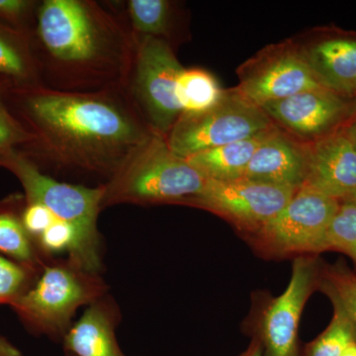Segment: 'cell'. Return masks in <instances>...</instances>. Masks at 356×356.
<instances>
[{"label": "cell", "mask_w": 356, "mask_h": 356, "mask_svg": "<svg viewBox=\"0 0 356 356\" xmlns=\"http://www.w3.org/2000/svg\"><path fill=\"white\" fill-rule=\"evenodd\" d=\"M6 102L32 136L18 151L40 172L69 184H106L154 135L125 86L91 93L11 88Z\"/></svg>", "instance_id": "1"}, {"label": "cell", "mask_w": 356, "mask_h": 356, "mask_svg": "<svg viewBox=\"0 0 356 356\" xmlns=\"http://www.w3.org/2000/svg\"><path fill=\"white\" fill-rule=\"evenodd\" d=\"M31 37L44 88L91 93L127 83L135 38L111 2L39 1Z\"/></svg>", "instance_id": "2"}, {"label": "cell", "mask_w": 356, "mask_h": 356, "mask_svg": "<svg viewBox=\"0 0 356 356\" xmlns=\"http://www.w3.org/2000/svg\"><path fill=\"white\" fill-rule=\"evenodd\" d=\"M205 182L186 159L173 153L165 138L154 134L103 185L102 210L122 204L184 205L200 193Z\"/></svg>", "instance_id": "3"}, {"label": "cell", "mask_w": 356, "mask_h": 356, "mask_svg": "<svg viewBox=\"0 0 356 356\" xmlns=\"http://www.w3.org/2000/svg\"><path fill=\"white\" fill-rule=\"evenodd\" d=\"M1 168L19 180L26 202L42 204L56 219L74 229L76 248L67 259L86 270L102 274V238L97 221L102 211L103 185L90 187L60 181L40 172L17 149L4 159Z\"/></svg>", "instance_id": "4"}, {"label": "cell", "mask_w": 356, "mask_h": 356, "mask_svg": "<svg viewBox=\"0 0 356 356\" xmlns=\"http://www.w3.org/2000/svg\"><path fill=\"white\" fill-rule=\"evenodd\" d=\"M102 274L90 273L67 259H51L30 287L11 305L25 325L62 343L81 307L108 294Z\"/></svg>", "instance_id": "5"}, {"label": "cell", "mask_w": 356, "mask_h": 356, "mask_svg": "<svg viewBox=\"0 0 356 356\" xmlns=\"http://www.w3.org/2000/svg\"><path fill=\"white\" fill-rule=\"evenodd\" d=\"M261 107L236 88L225 89L219 102L198 113H182L165 137L173 153L187 159L254 137L274 127Z\"/></svg>", "instance_id": "6"}, {"label": "cell", "mask_w": 356, "mask_h": 356, "mask_svg": "<svg viewBox=\"0 0 356 356\" xmlns=\"http://www.w3.org/2000/svg\"><path fill=\"white\" fill-rule=\"evenodd\" d=\"M135 44L125 88L151 130L165 138L182 114L175 91L184 67L163 40L140 37Z\"/></svg>", "instance_id": "7"}, {"label": "cell", "mask_w": 356, "mask_h": 356, "mask_svg": "<svg viewBox=\"0 0 356 356\" xmlns=\"http://www.w3.org/2000/svg\"><path fill=\"white\" fill-rule=\"evenodd\" d=\"M341 201L303 186L284 208L255 233L257 245L270 254L325 252L327 232Z\"/></svg>", "instance_id": "8"}, {"label": "cell", "mask_w": 356, "mask_h": 356, "mask_svg": "<svg viewBox=\"0 0 356 356\" xmlns=\"http://www.w3.org/2000/svg\"><path fill=\"white\" fill-rule=\"evenodd\" d=\"M236 74L240 81L236 88L259 107L302 91L324 88L295 40L266 46L241 65Z\"/></svg>", "instance_id": "9"}, {"label": "cell", "mask_w": 356, "mask_h": 356, "mask_svg": "<svg viewBox=\"0 0 356 356\" xmlns=\"http://www.w3.org/2000/svg\"><path fill=\"white\" fill-rule=\"evenodd\" d=\"M296 191L245 177L231 181L206 179L200 193L184 205L210 211L238 229L255 234L286 206Z\"/></svg>", "instance_id": "10"}, {"label": "cell", "mask_w": 356, "mask_h": 356, "mask_svg": "<svg viewBox=\"0 0 356 356\" xmlns=\"http://www.w3.org/2000/svg\"><path fill=\"white\" fill-rule=\"evenodd\" d=\"M274 125L310 145L343 129L356 110V99L325 88L309 89L262 105Z\"/></svg>", "instance_id": "11"}, {"label": "cell", "mask_w": 356, "mask_h": 356, "mask_svg": "<svg viewBox=\"0 0 356 356\" xmlns=\"http://www.w3.org/2000/svg\"><path fill=\"white\" fill-rule=\"evenodd\" d=\"M322 266L309 255L295 259L284 292L269 302L261 318L259 336L264 356H300L298 329L302 312L318 286Z\"/></svg>", "instance_id": "12"}, {"label": "cell", "mask_w": 356, "mask_h": 356, "mask_svg": "<svg viewBox=\"0 0 356 356\" xmlns=\"http://www.w3.org/2000/svg\"><path fill=\"white\" fill-rule=\"evenodd\" d=\"M308 165L309 145L275 125L257 147L243 177L298 191L305 185Z\"/></svg>", "instance_id": "13"}, {"label": "cell", "mask_w": 356, "mask_h": 356, "mask_svg": "<svg viewBox=\"0 0 356 356\" xmlns=\"http://www.w3.org/2000/svg\"><path fill=\"white\" fill-rule=\"evenodd\" d=\"M304 186L341 202L356 191V147L343 129L309 145Z\"/></svg>", "instance_id": "14"}, {"label": "cell", "mask_w": 356, "mask_h": 356, "mask_svg": "<svg viewBox=\"0 0 356 356\" xmlns=\"http://www.w3.org/2000/svg\"><path fill=\"white\" fill-rule=\"evenodd\" d=\"M120 321V308L108 293L86 307L70 327L62 341L65 353L76 356H128L117 341Z\"/></svg>", "instance_id": "15"}, {"label": "cell", "mask_w": 356, "mask_h": 356, "mask_svg": "<svg viewBox=\"0 0 356 356\" xmlns=\"http://www.w3.org/2000/svg\"><path fill=\"white\" fill-rule=\"evenodd\" d=\"M298 44L318 83L339 95L353 97L356 89V38L316 37L298 41Z\"/></svg>", "instance_id": "16"}, {"label": "cell", "mask_w": 356, "mask_h": 356, "mask_svg": "<svg viewBox=\"0 0 356 356\" xmlns=\"http://www.w3.org/2000/svg\"><path fill=\"white\" fill-rule=\"evenodd\" d=\"M112 3V2H111ZM135 38L152 37L175 48L180 11L168 0H128L112 3Z\"/></svg>", "instance_id": "17"}, {"label": "cell", "mask_w": 356, "mask_h": 356, "mask_svg": "<svg viewBox=\"0 0 356 356\" xmlns=\"http://www.w3.org/2000/svg\"><path fill=\"white\" fill-rule=\"evenodd\" d=\"M270 130L248 139L201 152L185 159L205 179L217 181L240 179L245 177L255 151Z\"/></svg>", "instance_id": "18"}, {"label": "cell", "mask_w": 356, "mask_h": 356, "mask_svg": "<svg viewBox=\"0 0 356 356\" xmlns=\"http://www.w3.org/2000/svg\"><path fill=\"white\" fill-rule=\"evenodd\" d=\"M31 35L0 21V77L15 88L42 86Z\"/></svg>", "instance_id": "19"}, {"label": "cell", "mask_w": 356, "mask_h": 356, "mask_svg": "<svg viewBox=\"0 0 356 356\" xmlns=\"http://www.w3.org/2000/svg\"><path fill=\"white\" fill-rule=\"evenodd\" d=\"M11 200L0 203V252L11 257L18 264L41 273L46 264L38 248L33 243L21 221L16 204Z\"/></svg>", "instance_id": "20"}, {"label": "cell", "mask_w": 356, "mask_h": 356, "mask_svg": "<svg viewBox=\"0 0 356 356\" xmlns=\"http://www.w3.org/2000/svg\"><path fill=\"white\" fill-rule=\"evenodd\" d=\"M224 90L216 77L207 70L184 67L178 76L175 95L182 113H198L214 106Z\"/></svg>", "instance_id": "21"}, {"label": "cell", "mask_w": 356, "mask_h": 356, "mask_svg": "<svg viewBox=\"0 0 356 356\" xmlns=\"http://www.w3.org/2000/svg\"><path fill=\"white\" fill-rule=\"evenodd\" d=\"M331 300L332 317L322 334L304 348L303 356H341L356 343V325L341 302L332 293L325 292Z\"/></svg>", "instance_id": "22"}, {"label": "cell", "mask_w": 356, "mask_h": 356, "mask_svg": "<svg viewBox=\"0 0 356 356\" xmlns=\"http://www.w3.org/2000/svg\"><path fill=\"white\" fill-rule=\"evenodd\" d=\"M318 287L334 295L356 325V273L341 261L323 266Z\"/></svg>", "instance_id": "23"}, {"label": "cell", "mask_w": 356, "mask_h": 356, "mask_svg": "<svg viewBox=\"0 0 356 356\" xmlns=\"http://www.w3.org/2000/svg\"><path fill=\"white\" fill-rule=\"evenodd\" d=\"M334 250L350 257L356 266V205L341 202L325 240V252Z\"/></svg>", "instance_id": "24"}, {"label": "cell", "mask_w": 356, "mask_h": 356, "mask_svg": "<svg viewBox=\"0 0 356 356\" xmlns=\"http://www.w3.org/2000/svg\"><path fill=\"white\" fill-rule=\"evenodd\" d=\"M11 88L15 86L0 77V166L9 154L22 149L32 140L31 134L23 127L7 106L6 93Z\"/></svg>", "instance_id": "25"}, {"label": "cell", "mask_w": 356, "mask_h": 356, "mask_svg": "<svg viewBox=\"0 0 356 356\" xmlns=\"http://www.w3.org/2000/svg\"><path fill=\"white\" fill-rule=\"evenodd\" d=\"M40 273L0 255V305H13L34 284Z\"/></svg>", "instance_id": "26"}, {"label": "cell", "mask_w": 356, "mask_h": 356, "mask_svg": "<svg viewBox=\"0 0 356 356\" xmlns=\"http://www.w3.org/2000/svg\"><path fill=\"white\" fill-rule=\"evenodd\" d=\"M38 4L34 0H0V21L32 32Z\"/></svg>", "instance_id": "27"}, {"label": "cell", "mask_w": 356, "mask_h": 356, "mask_svg": "<svg viewBox=\"0 0 356 356\" xmlns=\"http://www.w3.org/2000/svg\"><path fill=\"white\" fill-rule=\"evenodd\" d=\"M21 221L33 243L43 235L47 229L50 228L58 219L48 208L40 203L24 202L20 213Z\"/></svg>", "instance_id": "28"}, {"label": "cell", "mask_w": 356, "mask_h": 356, "mask_svg": "<svg viewBox=\"0 0 356 356\" xmlns=\"http://www.w3.org/2000/svg\"><path fill=\"white\" fill-rule=\"evenodd\" d=\"M0 356H23L22 353L6 337L0 336Z\"/></svg>", "instance_id": "29"}, {"label": "cell", "mask_w": 356, "mask_h": 356, "mask_svg": "<svg viewBox=\"0 0 356 356\" xmlns=\"http://www.w3.org/2000/svg\"><path fill=\"white\" fill-rule=\"evenodd\" d=\"M238 356H264V348H262L259 339L254 337L250 343L248 344L247 350Z\"/></svg>", "instance_id": "30"}, {"label": "cell", "mask_w": 356, "mask_h": 356, "mask_svg": "<svg viewBox=\"0 0 356 356\" xmlns=\"http://www.w3.org/2000/svg\"><path fill=\"white\" fill-rule=\"evenodd\" d=\"M343 129L348 139L353 143V146L356 147V110Z\"/></svg>", "instance_id": "31"}, {"label": "cell", "mask_w": 356, "mask_h": 356, "mask_svg": "<svg viewBox=\"0 0 356 356\" xmlns=\"http://www.w3.org/2000/svg\"><path fill=\"white\" fill-rule=\"evenodd\" d=\"M341 356H356V343L350 344Z\"/></svg>", "instance_id": "32"}, {"label": "cell", "mask_w": 356, "mask_h": 356, "mask_svg": "<svg viewBox=\"0 0 356 356\" xmlns=\"http://www.w3.org/2000/svg\"><path fill=\"white\" fill-rule=\"evenodd\" d=\"M341 202L350 203L353 204V205H356V191L353 192L350 196H348V197L341 201Z\"/></svg>", "instance_id": "33"}, {"label": "cell", "mask_w": 356, "mask_h": 356, "mask_svg": "<svg viewBox=\"0 0 356 356\" xmlns=\"http://www.w3.org/2000/svg\"><path fill=\"white\" fill-rule=\"evenodd\" d=\"M65 356H76V355H72V353H65Z\"/></svg>", "instance_id": "34"}, {"label": "cell", "mask_w": 356, "mask_h": 356, "mask_svg": "<svg viewBox=\"0 0 356 356\" xmlns=\"http://www.w3.org/2000/svg\"><path fill=\"white\" fill-rule=\"evenodd\" d=\"M353 97H355V99H356V89H355V95H353Z\"/></svg>", "instance_id": "35"}]
</instances>
